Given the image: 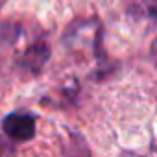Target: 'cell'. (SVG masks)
Instances as JSON below:
<instances>
[{
    "label": "cell",
    "instance_id": "cell-3",
    "mask_svg": "<svg viewBox=\"0 0 157 157\" xmlns=\"http://www.w3.org/2000/svg\"><path fill=\"white\" fill-rule=\"evenodd\" d=\"M151 57H153V61L157 63V39H155L153 44H151Z\"/></svg>",
    "mask_w": 157,
    "mask_h": 157
},
{
    "label": "cell",
    "instance_id": "cell-2",
    "mask_svg": "<svg viewBox=\"0 0 157 157\" xmlns=\"http://www.w3.org/2000/svg\"><path fill=\"white\" fill-rule=\"evenodd\" d=\"M48 56H50L48 44H46V43H35V44H32L30 48H26V52H24L22 57H21V65H22L24 68H28V70L37 72V70H41V67L46 63Z\"/></svg>",
    "mask_w": 157,
    "mask_h": 157
},
{
    "label": "cell",
    "instance_id": "cell-1",
    "mask_svg": "<svg viewBox=\"0 0 157 157\" xmlns=\"http://www.w3.org/2000/svg\"><path fill=\"white\" fill-rule=\"evenodd\" d=\"M2 129L11 140L26 142V140L33 139V135H35V118L30 113L15 111V113H10L4 117Z\"/></svg>",
    "mask_w": 157,
    "mask_h": 157
}]
</instances>
